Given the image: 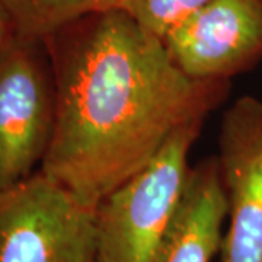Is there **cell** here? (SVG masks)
I'll return each mask as SVG.
<instances>
[{"instance_id":"obj_1","label":"cell","mask_w":262,"mask_h":262,"mask_svg":"<svg viewBox=\"0 0 262 262\" xmlns=\"http://www.w3.org/2000/svg\"><path fill=\"white\" fill-rule=\"evenodd\" d=\"M46 44L57 117L39 169L94 208L179 127L206 120L229 94V80L188 77L163 39L122 10L77 19Z\"/></svg>"},{"instance_id":"obj_2","label":"cell","mask_w":262,"mask_h":262,"mask_svg":"<svg viewBox=\"0 0 262 262\" xmlns=\"http://www.w3.org/2000/svg\"><path fill=\"white\" fill-rule=\"evenodd\" d=\"M206 120L175 131L149 163L96 206L95 262H153L185 188L188 156Z\"/></svg>"},{"instance_id":"obj_3","label":"cell","mask_w":262,"mask_h":262,"mask_svg":"<svg viewBox=\"0 0 262 262\" xmlns=\"http://www.w3.org/2000/svg\"><path fill=\"white\" fill-rule=\"evenodd\" d=\"M56 117V79L46 39L13 34L0 48V191L41 168Z\"/></svg>"},{"instance_id":"obj_4","label":"cell","mask_w":262,"mask_h":262,"mask_svg":"<svg viewBox=\"0 0 262 262\" xmlns=\"http://www.w3.org/2000/svg\"><path fill=\"white\" fill-rule=\"evenodd\" d=\"M96 208L38 169L0 191V262H95Z\"/></svg>"},{"instance_id":"obj_5","label":"cell","mask_w":262,"mask_h":262,"mask_svg":"<svg viewBox=\"0 0 262 262\" xmlns=\"http://www.w3.org/2000/svg\"><path fill=\"white\" fill-rule=\"evenodd\" d=\"M217 159L229 217L222 262H262L261 99L242 96L226 110Z\"/></svg>"},{"instance_id":"obj_6","label":"cell","mask_w":262,"mask_h":262,"mask_svg":"<svg viewBox=\"0 0 262 262\" xmlns=\"http://www.w3.org/2000/svg\"><path fill=\"white\" fill-rule=\"evenodd\" d=\"M195 80H230L262 60V0H210L163 38Z\"/></svg>"},{"instance_id":"obj_7","label":"cell","mask_w":262,"mask_h":262,"mask_svg":"<svg viewBox=\"0 0 262 262\" xmlns=\"http://www.w3.org/2000/svg\"><path fill=\"white\" fill-rule=\"evenodd\" d=\"M227 195L217 156L189 169L177 213L153 262H211L223 242Z\"/></svg>"},{"instance_id":"obj_8","label":"cell","mask_w":262,"mask_h":262,"mask_svg":"<svg viewBox=\"0 0 262 262\" xmlns=\"http://www.w3.org/2000/svg\"><path fill=\"white\" fill-rule=\"evenodd\" d=\"M0 5L15 35L46 39L77 19L115 9L117 0H0Z\"/></svg>"},{"instance_id":"obj_9","label":"cell","mask_w":262,"mask_h":262,"mask_svg":"<svg viewBox=\"0 0 262 262\" xmlns=\"http://www.w3.org/2000/svg\"><path fill=\"white\" fill-rule=\"evenodd\" d=\"M210 0H117L122 10L140 27L160 39Z\"/></svg>"},{"instance_id":"obj_10","label":"cell","mask_w":262,"mask_h":262,"mask_svg":"<svg viewBox=\"0 0 262 262\" xmlns=\"http://www.w3.org/2000/svg\"><path fill=\"white\" fill-rule=\"evenodd\" d=\"M13 35V27L10 22L9 15L5 8L0 5V48L6 44V41Z\"/></svg>"}]
</instances>
